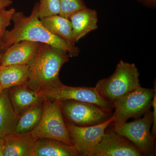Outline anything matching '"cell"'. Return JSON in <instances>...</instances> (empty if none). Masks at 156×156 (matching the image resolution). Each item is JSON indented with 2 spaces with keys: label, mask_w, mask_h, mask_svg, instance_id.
<instances>
[{
  "label": "cell",
  "mask_w": 156,
  "mask_h": 156,
  "mask_svg": "<svg viewBox=\"0 0 156 156\" xmlns=\"http://www.w3.org/2000/svg\"><path fill=\"white\" fill-rule=\"evenodd\" d=\"M4 90L2 87V85H1V83H0V96H1V94H2V92Z\"/></svg>",
  "instance_id": "cell-28"
},
{
  "label": "cell",
  "mask_w": 156,
  "mask_h": 156,
  "mask_svg": "<svg viewBox=\"0 0 156 156\" xmlns=\"http://www.w3.org/2000/svg\"><path fill=\"white\" fill-rule=\"evenodd\" d=\"M41 22L51 33L75 46L72 27L69 19L59 15H53L40 19Z\"/></svg>",
  "instance_id": "cell-18"
},
{
  "label": "cell",
  "mask_w": 156,
  "mask_h": 156,
  "mask_svg": "<svg viewBox=\"0 0 156 156\" xmlns=\"http://www.w3.org/2000/svg\"><path fill=\"white\" fill-rule=\"evenodd\" d=\"M8 90L11 104L19 116L30 107L43 100L38 92L30 88L27 83L11 87Z\"/></svg>",
  "instance_id": "cell-14"
},
{
  "label": "cell",
  "mask_w": 156,
  "mask_h": 156,
  "mask_svg": "<svg viewBox=\"0 0 156 156\" xmlns=\"http://www.w3.org/2000/svg\"><path fill=\"white\" fill-rule=\"evenodd\" d=\"M59 15L68 19L74 13L87 7L83 0H59Z\"/></svg>",
  "instance_id": "cell-21"
},
{
  "label": "cell",
  "mask_w": 156,
  "mask_h": 156,
  "mask_svg": "<svg viewBox=\"0 0 156 156\" xmlns=\"http://www.w3.org/2000/svg\"><path fill=\"white\" fill-rule=\"evenodd\" d=\"M152 106L153 107V122L152 128V135L155 136L156 135V90L155 91L154 97L153 98L152 101Z\"/></svg>",
  "instance_id": "cell-23"
},
{
  "label": "cell",
  "mask_w": 156,
  "mask_h": 156,
  "mask_svg": "<svg viewBox=\"0 0 156 156\" xmlns=\"http://www.w3.org/2000/svg\"><path fill=\"white\" fill-rule=\"evenodd\" d=\"M12 21L14 27L11 30H6L2 39L5 51L15 43L27 41L46 44L66 50L69 56L76 57L79 55V48L51 33L42 24L39 17L38 3L34 5L29 16H25L22 12H15Z\"/></svg>",
  "instance_id": "cell-1"
},
{
  "label": "cell",
  "mask_w": 156,
  "mask_h": 156,
  "mask_svg": "<svg viewBox=\"0 0 156 156\" xmlns=\"http://www.w3.org/2000/svg\"><path fill=\"white\" fill-rule=\"evenodd\" d=\"M4 156H33L37 140L30 132L17 134L13 132L3 138Z\"/></svg>",
  "instance_id": "cell-13"
},
{
  "label": "cell",
  "mask_w": 156,
  "mask_h": 156,
  "mask_svg": "<svg viewBox=\"0 0 156 156\" xmlns=\"http://www.w3.org/2000/svg\"><path fill=\"white\" fill-rule=\"evenodd\" d=\"M38 15L40 19L60 14L59 0H39Z\"/></svg>",
  "instance_id": "cell-20"
},
{
  "label": "cell",
  "mask_w": 156,
  "mask_h": 156,
  "mask_svg": "<svg viewBox=\"0 0 156 156\" xmlns=\"http://www.w3.org/2000/svg\"><path fill=\"white\" fill-rule=\"evenodd\" d=\"M44 100L38 101L20 116L14 132L24 134L30 132L37 126L44 110Z\"/></svg>",
  "instance_id": "cell-19"
},
{
  "label": "cell",
  "mask_w": 156,
  "mask_h": 156,
  "mask_svg": "<svg viewBox=\"0 0 156 156\" xmlns=\"http://www.w3.org/2000/svg\"><path fill=\"white\" fill-rule=\"evenodd\" d=\"M16 12L14 8L6 10L3 9L0 11V40L2 38L6 29L11 24L14 13Z\"/></svg>",
  "instance_id": "cell-22"
},
{
  "label": "cell",
  "mask_w": 156,
  "mask_h": 156,
  "mask_svg": "<svg viewBox=\"0 0 156 156\" xmlns=\"http://www.w3.org/2000/svg\"><path fill=\"white\" fill-rule=\"evenodd\" d=\"M140 73L134 63L120 60L114 73L98 81L95 88L101 97L110 103L141 87Z\"/></svg>",
  "instance_id": "cell-3"
},
{
  "label": "cell",
  "mask_w": 156,
  "mask_h": 156,
  "mask_svg": "<svg viewBox=\"0 0 156 156\" xmlns=\"http://www.w3.org/2000/svg\"><path fill=\"white\" fill-rule=\"evenodd\" d=\"M79 152L73 145L50 138L37 140L33 156H78Z\"/></svg>",
  "instance_id": "cell-15"
},
{
  "label": "cell",
  "mask_w": 156,
  "mask_h": 156,
  "mask_svg": "<svg viewBox=\"0 0 156 156\" xmlns=\"http://www.w3.org/2000/svg\"><path fill=\"white\" fill-rule=\"evenodd\" d=\"M154 89L140 87L117 99L113 103L112 123H124L130 118L143 115L150 109L155 91Z\"/></svg>",
  "instance_id": "cell-5"
},
{
  "label": "cell",
  "mask_w": 156,
  "mask_h": 156,
  "mask_svg": "<svg viewBox=\"0 0 156 156\" xmlns=\"http://www.w3.org/2000/svg\"><path fill=\"white\" fill-rule=\"evenodd\" d=\"M41 44L27 41L15 43L5 50L1 65L29 64L37 56Z\"/></svg>",
  "instance_id": "cell-11"
},
{
  "label": "cell",
  "mask_w": 156,
  "mask_h": 156,
  "mask_svg": "<svg viewBox=\"0 0 156 156\" xmlns=\"http://www.w3.org/2000/svg\"><path fill=\"white\" fill-rule=\"evenodd\" d=\"M5 142L3 138H0V156H4Z\"/></svg>",
  "instance_id": "cell-26"
},
{
  "label": "cell",
  "mask_w": 156,
  "mask_h": 156,
  "mask_svg": "<svg viewBox=\"0 0 156 156\" xmlns=\"http://www.w3.org/2000/svg\"><path fill=\"white\" fill-rule=\"evenodd\" d=\"M143 5L150 9H155L156 6V0H137Z\"/></svg>",
  "instance_id": "cell-24"
},
{
  "label": "cell",
  "mask_w": 156,
  "mask_h": 156,
  "mask_svg": "<svg viewBox=\"0 0 156 156\" xmlns=\"http://www.w3.org/2000/svg\"><path fill=\"white\" fill-rule=\"evenodd\" d=\"M19 117L11 104L8 89H4L0 96V138L14 132Z\"/></svg>",
  "instance_id": "cell-16"
},
{
  "label": "cell",
  "mask_w": 156,
  "mask_h": 156,
  "mask_svg": "<svg viewBox=\"0 0 156 156\" xmlns=\"http://www.w3.org/2000/svg\"><path fill=\"white\" fill-rule=\"evenodd\" d=\"M12 0H0V11L12 5Z\"/></svg>",
  "instance_id": "cell-25"
},
{
  "label": "cell",
  "mask_w": 156,
  "mask_h": 156,
  "mask_svg": "<svg viewBox=\"0 0 156 156\" xmlns=\"http://www.w3.org/2000/svg\"><path fill=\"white\" fill-rule=\"evenodd\" d=\"M69 19L72 27L75 44L98 28L97 12L87 7L74 13Z\"/></svg>",
  "instance_id": "cell-12"
},
{
  "label": "cell",
  "mask_w": 156,
  "mask_h": 156,
  "mask_svg": "<svg viewBox=\"0 0 156 156\" xmlns=\"http://www.w3.org/2000/svg\"><path fill=\"white\" fill-rule=\"evenodd\" d=\"M136 146L113 129L105 130L101 140L95 147L92 156H143Z\"/></svg>",
  "instance_id": "cell-10"
},
{
  "label": "cell",
  "mask_w": 156,
  "mask_h": 156,
  "mask_svg": "<svg viewBox=\"0 0 156 156\" xmlns=\"http://www.w3.org/2000/svg\"><path fill=\"white\" fill-rule=\"evenodd\" d=\"M153 122V113L150 110L141 119L129 122L113 123V129L136 146L144 155L154 156L155 136L151 131Z\"/></svg>",
  "instance_id": "cell-6"
},
{
  "label": "cell",
  "mask_w": 156,
  "mask_h": 156,
  "mask_svg": "<svg viewBox=\"0 0 156 156\" xmlns=\"http://www.w3.org/2000/svg\"><path fill=\"white\" fill-rule=\"evenodd\" d=\"M5 52V50L3 49L2 44V40H0V65H1V61H2V57L3 54Z\"/></svg>",
  "instance_id": "cell-27"
},
{
  "label": "cell",
  "mask_w": 156,
  "mask_h": 156,
  "mask_svg": "<svg viewBox=\"0 0 156 156\" xmlns=\"http://www.w3.org/2000/svg\"><path fill=\"white\" fill-rule=\"evenodd\" d=\"M111 118L104 122L89 126H79L66 123L73 145L80 156H92L93 150L103 137L107 127L112 122Z\"/></svg>",
  "instance_id": "cell-9"
},
{
  "label": "cell",
  "mask_w": 156,
  "mask_h": 156,
  "mask_svg": "<svg viewBox=\"0 0 156 156\" xmlns=\"http://www.w3.org/2000/svg\"><path fill=\"white\" fill-rule=\"evenodd\" d=\"M62 110L70 123L79 126L98 125L111 117L110 111L93 104L72 100L60 101Z\"/></svg>",
  "instance_id": "cell-8"
},
{
  "label": "cell",
  "mask_w": 156,
  "mask_h": 156,
  "mask_svg": "<svg viewBox=\"0 0 156 156\" xmlns=\"http://www.w3.org/2000/svg\"><path fill=\"white\" fill-rule=\"evenodd\" d=\"M66 50L41 44L37 56L29 66L27 85L36 92L60 83L59 73L69 61Z\"/></svg>",
  "instance_id": "cell-2"
},
{
  "label": "cell",
  "mask_w": 156,
  "mask_h": 156,
  "mask_svg": "<svg viewBox=\"0 0 156 156\" xmlns=\"http://www.w3.org/2000/svg\"><path fill=\"white\" fill-rule=\"evenodd\" d=\"M29 76L28 65H0V83L4 89L27 83Z\"/></svg>",
  "instance_id": "cell-17"
},
{
  "label": "cell",
  "mask_w": 156,
  "mask_h": 156,
  "mask_svg": "<svg viewBox=\"0 0 156 156\" xmlns=\"http://www.w3.org/2000/svg\"><path fill=\"white\" fill-rule=\"evenodd\" d=\"M30 133L36 139L50 138L73 145L58 100H44L41 118Z\"/></svg>",
  "instance_id": "cell-4"
},
{
  "label": "cell",
  "mask_w": 156,
  "mask_h": 156,
  "mask_svg": "<svg viewBox=\"0 0 156 156\" xmlns=\"http://www.w3.org/2000/svg\"><path fill=\"white\" fill-rule=\"evenodd\" d=\"M38 93L44 100L83 101L109 111L113 108V104L101 97L95 87H69L60 82L41 89Z\"/></svg>",
  "instance_id": "cell-7"
}]
</instances>
